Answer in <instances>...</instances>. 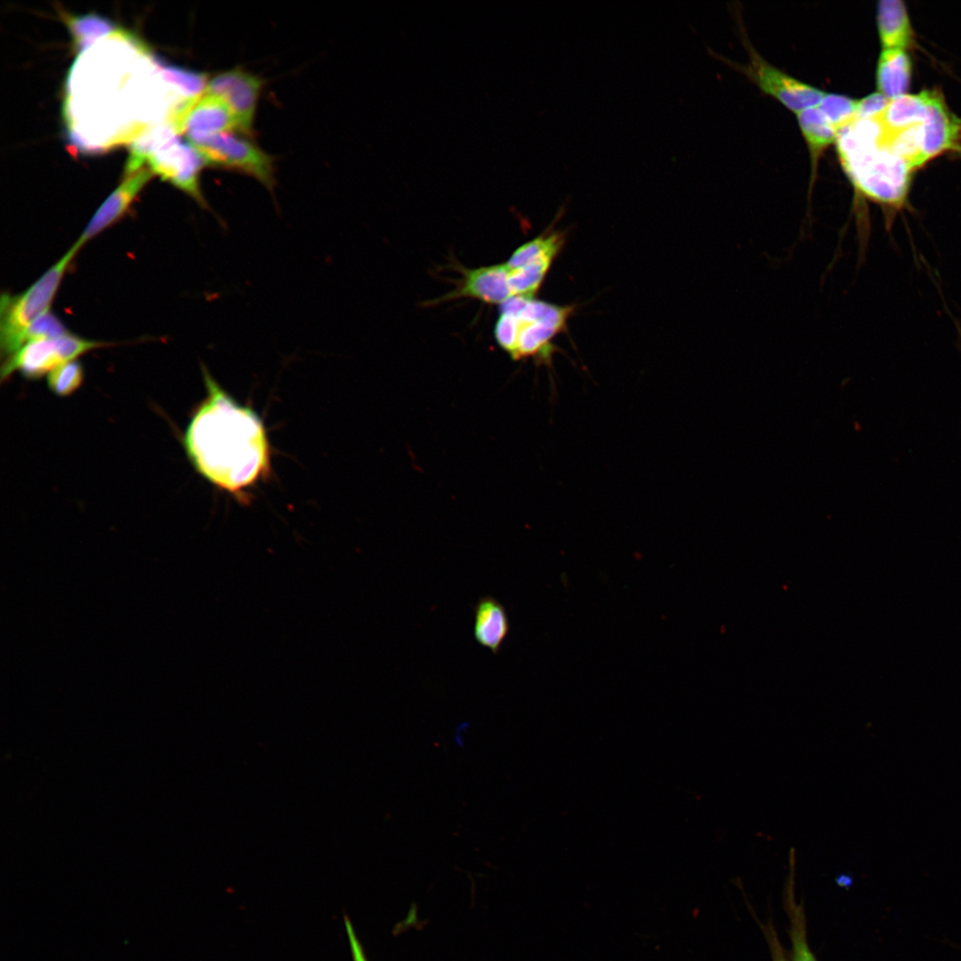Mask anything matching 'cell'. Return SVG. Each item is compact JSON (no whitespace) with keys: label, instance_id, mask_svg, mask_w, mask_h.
<instances>
[{"label":"cell","instance_id":"6da1fadb","mask_svg":"<svg viewBox=\"0 0 961 961\" xmlns=\"http://www.w3.org/2000/svg\"><path fill=\"white\" fill-rule=\"evenodd\" d=\"M206 395L184 435L186 453L209 482L238 497L270 472V445L262 421L235 401L203 368Z\"/></svg>","mask_w":961,"mask_h":961},{"label":"cell","instance_id":"7a4b0ae2","mask_svg":"<svg viewBox=\"0 0 961 961\" xmlns=\"http://www.w3.org/2000/svg\"><path fill=\"white\" fill-rule=\"evenodd\" d=\"M836 142L842 166L860 203L868 199L877 204L884 214L885 229L891 230L897 214L907 207L914 170L877 142H860L844 133L837 135Z\"/></svg>","mask_w":961,"mask_h":961},{"label":"cell","instance_id":"3957f363","mask_svg":"<svg viewBox=\"0 0 961 961\" xmlns=\"http://www.w3.org/2000/svg\"><path fill=\"white\" fill-rule=\"evenodd\" d=\"M81 246H72L26 290L3 294L0 300V349L2 359L23 345L25 332L40 316L50 311L62 279Z\"/></svg>","mask_w":961,"mask_h":961},{"label":"cell","instance_id":"277c9868","mask_svg":"<svg viewBox=\"0 0 961 961\" xmlns=\"http://www.w3.org/2000/svg\"><path fill=\"white\" fill-rule=\"evenodd\" d=\"M206 165L250 175L268 190L275 186L273 157L245 134L222 132L190 141Z\"/></svg>","mask_w":961,"mask_h":961},{"label":"cell","instance_id":"5b68a950","mask_svg":"<svg viewBox=\"0 0 961 961\" xmlns=\"http://www.w3.org/2000/svg\"><path fill=\"white\" fill-rule=\"evenodd\" d=\"M105 343L82 338L70 333L55 339L31 341L3 359L1 380L7 379L19 371L28 379H37L48 375L58 365L75 360L78 356Z\"/></svg>","mask_w":961,"mask_h":961},{"label":"cell","instance_id":"8992f818","mask_svg":"<svg viewBox=\"0 0 961 961\" xmlns=\"http://www.w3.org/2000/svg\"><path fill=\"white\" fill-rule=\"evenodd\" d=\"M166 122L177 133L193 140L222 132L238 131L236 117L220 96L205 91L202 94L175 103Z\"/></svg>","mask_w":961,"mask_h":961},{"label":"cell","instance_id":"52a82bcc","mask_svg":"<svg viewBox=\"0 0 961 961\" xmlns=\"http://www.w3.org/2000/svg\"><path fill=\"white\" fill-rule=\"evenodd\" d=\"M147 162L153 174L190 195L199 205L206 206L199 183V174L206 164L193 146L175 138L154 152Z\"/></svg>","mask_w":961,"mask_h":961},{"label":"cell","instance_id":"ba28073f","mask_svg":"<svg viewBox=\"0 0 961 961\" xmlns=\"http://www.w3.org/2000/svg\"><path fill=\"white\" fill-rule=\"evenodd\" d=\"M262 87L263 80L261 77L237 67L211 78L206 91L222 97L229 104L236 117L238 132L249 136L254 130Z\"/></svg>","mask_w":961,"mask_h":961},{"label":"cell","instance_id":"9c48e42d","mask_svg":"<svg viewBox=\"0 0 961 961\" xmlns=\"http://www.w3.org/2000/svg\"><path fill=\"white\" fill-rule=\"evenodd\" d=\"M750 77L765 93L796 114L817 106L824 92L797 80L753 53L747 69Z\"/></svg>","mask_w":961,"mask_h":961},{"label":"cell","instance_id":"30bf717a","mask_svg":"<svg viewBox=\"0 0 961 961\" xmlns=\"http://www.w3.org/2000/svg\"><path fill=\"white\" fill-rule=\"evenodd\" d=\"M923 126L925 163L944 151L960 149L961 120L949 109L938 91H929Z\"/></svg>","mask_w":961,"mask_h":961},{"label":"cell","instance_id":"8fae6325","mask_svg":"<svg viewBox=\"0 0 961 961\" xmlns=\"http://www.w3.org/2000/svg\"><path fill=\"white\" fill-rule=\"evenodd\" d=\"M153 174L150 169L142 168L126 176L99 206L76 243L82 247L87 241L119 221Z\"/></svg>","mask_w":961,"mask_h":961},{"label":"cell","instance_id":"7c38bea8","mask_svg":"<svg viewBox=\"0 0 961 961\" xmlns=\"http://www.w3.org/2000/svg\"><path fill=\"white\" fill-rule=\"evenodd\" d=\"M463 271V279L457 288L443 296L442 300L469 297L501 305L513 296L505 263Z\"/></svg>","mask_w":961,"mask_h":961},{"label":"cell","instance_id":"4fadbf2b","mask_svg":"<svg viewBox=\"0 0 961 961\" xmlns=\"http://www.w3.org/2000/svg\"><path fill=\"white\" fill-rule=\"evenodd\" d=\"M510 630L505 606L493 596H483L474 607L473 637L494 655L499 653Z\"/></svg>","mask_w":961,"mask_h":961},{"label":"cell","instance_id":"5bb4252c","mask_svg":"<svg viewBox=\"0 0 961 961\" xmlns=\"http://www.w3.org/2000/svg\"><path fill=\"white\" fill-rule=\"evenodd\" d=\"M911 77V62L901 49H883L876 69L879 93L889 101L907 94Z\"/></svg>","mask_w":961,"mask_h":961},{"label":"cell","instance_id":"9a60e30c","mask_svg":"<svg viewBox=\"0 0 961 961\" xmlns=\"http://www.w3.org/2000/svg\"><path fill=\"white\" fill-rule=\"evenodd\" d=\"M877 25L884 49L904 50L909 45L912 29L901 1H880L877 6Z\"/></svg>","mask_w":961,"mask_h":961},{"label":"cell","instance_id":"2e32d148","mask_svg":"<svg viewBox=\"0 0 961 961\" xmlns=\"http://www.w3.org/2000/svg\"><path fill=\"white\" fill-rule=\"evenodd\" d=\"M791 849L790 874L786 884L785 907L789 918L792 961H817L807 941L805 914L802 905L797 904L794 895L795 853Z\"/></svg>","mask_w":961,"mask_h":961},{"label":"cell","instance_id":"e0dca14e","mask_svg":"<svg viewBox=\"0 0 961 961\" xmlns=\"http://www.w3.org/2000/svg\"><path fill=\"white\" fill-rule=\"evenodd\" d=\"M177 134L167 122L143 130L130 141L129 156L125 168V176L141 170L154 152L177 138Z\"/></svg>","mask_w":961,"mask_h":961},{"label":"cell","instance_id":"ac0fdd59","mask_svg":"<svg viewBox=\"0 0 961 961\" xmlns=\"http://www.w3.org/2000/svg\"><path fill=\"white\" fill-rule=\"evenodd\" d=\"M514 316L517 324V341L513 359L543 353L546 350L548 342L563 328L547 319L524 320Z\"/></svg>","mask_w":961,"mask_h":961},{"label":"cell","instance_id":"d6986e66","mask_svg":"<svg viewBox=\"0 0 961 961\" xmlns=\"http://www.w3.org/2000/svg\"><path fill=\"white\" fill-rule=\"evenodd\" d=\"M797 117L815 165L820 154L836 141L837 132L818 106L798 112Z\"/></svg>","mask_w":961,"mask_h":961},{"label":"cell","instance_id":"ffe728a7","mask_svg":"<svg viewBox=\"0 0 961 961\" xmlns=\"http://www.w3.org/2000/svg\"><path fill=\"white\" fill-rule=\"evenodd\" d=\"M60 14L69 30L73 49L77 52H84L99 37L116 29L114 22L98 14L74 15L64 11Z\"/></svg>","mask_w":961,"mask_h":961},{"label":"cell","instance_id":"44dd1931","mask_svg":"<svg viewBox=\"0 0 961 961\" xmlns=\"http://www.w3.org/2000/svg\"><path fill=\"white\" fill-rule=\"evenodd\" d=\"M556 254H544L522 266L508 269V282L513 295L533 297L538 290Z\"/></svg>","mask_w":961,"mask_h":961},{"label":"cell","instance_id":"7402d4cb","mask_svg":"<svg viewBox=\"0 0 961 961\" xmlns=\"http://www.w3.org/2000/svg\"><path fill=\"white\" fill-rule=\"evenodd\" d=\"M153 63L162 78L170 84L178 95L189 99L202 94L207 85V75L169 65L155 58Z\"/></svg>","mask_w":961,"mask_h":961},{"label":"cell","instance_id":"603a6c76","mask_svg":"<svg viewBox=\"0 0 961 961\" xmlns=\"http://www.w3.org/2000/svg\"><path fill=\"white\" fill-rule=\"evenodd\" d=\"M562 244L561 235L538 237L516 249L505 262L509 269L522 266L544 254H556Z\"/></svg>","mask_w":961,"mask_h":961},{"label":"cell","instance_id":"cb8c5ba5","mask_svg":"<svg viewBox=\"0 0 961 961\" xmlns=\"http://www.w3.org/2000/svg\"><path fill=\"white\" fill-rule=\"evenodd\" d=\"M83 380V367L76 359L58 365L47 375L49 389L59 396L72 394L81 386Z\"/></svg>","mask_w":961,"mask_h":961},{"label":"cell","instance_id":"d4e9b609","mask_svg":"<svg viewBox=\"0 0 961 961\" xmlns=\"http://www.w3.org/2000/svg\"><path fill=\"white\" fill-rule=\"evenodd\" d=\"M817 106L838 132L856 118L858 101L844 95L826 93Z\"/></svg>","mask_w":961,"mask_h":961},{"label":"cell","instance_id":"484cf974","mask_svg":"<svg viewBox=\"0 0 961 961\" xmlns=\"http://www.w3.org/2000/svg\"><path fill=\"white\" fill-rule=\"evenodd\" d=\"M69 333L61 320L49 311L28 327L24 335L23 344L31 341L55 339Z\"/></svg>","mask_w":961,"mask_h":961},{"label":"cell","instance_id":"4316f807","mask_svg":"<svg viewBox=\"0 0 961 961\" xmlns=\"http://www.w3.org/2000/svg\"><path fill=\"white\" fill-rule=\"evenodd\" d=\"M889 100L880 93H874L858 101L856 118H873L887 106Z\"/></svg>","mask_w":961,"mask_h":961},{"label":"cell","instance_id":"83f0119b","mask_svg":"<svg viewBox=\"0 0 961 961\" xmlns=\"http://www.w3.org/2000/svg\"><path fill=\"white\" fill-rule=\"evenodd\" d=\"M344 926L348 936L353 961H367L364 949L355 933L351 920L344 916Z\"/></svg>","mask_w":961,"mask_h":961},{"label":"cell","instance_id":"f1b7e54d","mask_svg":"<svg viewBox=\"0 0 961 961\" xmlns=\"http://www.w3.org/2000/svg\"><path fill=\"white\" fill-rule=\"evenodd\" d=\"M764 932L770 946L772 961H789L775 931L771 926H767Z\"/></svg>","mask_w":961,"mask_h":961},{"label":"cell","instance_id":"f546056e","mask_svg":"<svg viewBox=\"0 0 961 961\" xmlns=\"http://www.w3.org/2000/svg\"><path fill=\"white\" fill-rule=\"evenodd\" d=\"M957 330H958V333H959V338H960L959 342H960V343H961V328L959 327V326L957 325Z\"/></svg>","mask_w":961,"mask_h":961}]
</instances>
